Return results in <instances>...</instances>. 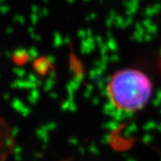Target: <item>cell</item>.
Masks as SVG:
<instances>
[{
    "instance_id": "6da1fadb",
    "label": "cell",
    "mask_w": 161,
    "mask_h": 161,
    "mask_svg": "<svg viewBox=\"0 0 161 161\" xmlns=\"http://www.w3.org/2000/svg\"><path fill=\"white\" fill-rule=\"evenodd\" d=\"M107 92L116 109L133 113L149 103L153 92L150 77L142 71L125 68L116 71L109 79Z\"/></svg>"
}]
</instances>
